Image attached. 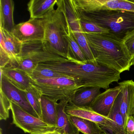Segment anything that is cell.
Returning <instances> with one entry per match:
<instances>
[{"instance_id": "obj_1", "label": "cell", "mask_w": 134, "mask_h": 134, "mask_svg": "<svg viewBox=\"0 0 134 134\" xmlns=\"http://www.w3.org/2000/svg\"><path fill=\"white\" fill-rule=\"evenodd\" d=\"M52 69L73 78L79 87L108 89L120 79V73L96 62L77 63L69 62L52 63Z\"/></svg>"}, {"instance_id": "obj_2", "label": "cell", "mask_w": 134, "mask_h": 134, "mask_svg": "<svg viewBox=\"0 0 134 134\" xmlns=\"http://www.w3.org/2000/svg\"><path fill=\"white\" fill-rule=\"evenodd\" d=\"M85 34L96 62L120 73L130 70L131 58L123 39L110 33Z\"/></svg>"}, {"instance_id": "obj_3", "label": "cell", "mask_w": 134, "mask_h": 134, "mask_svg": "<svg viewBox=\"0 0 134 134\" xmlns=\"http://www.w3.org/2000/svg\"><path fill=\"white\" fill-rule=\"evenodd\" d=\"M44 41L46 45L52 51L70 62L66 38L70 27L64 13L57 7L44 18Z\"/></svg>"}, {"instance_id": "obj_4", "label": "cell", "mask_w": 134, "mask_h": 134, "mask_svg": "<svg viewBox=\"0 0 134 134\" xmlns=\"http://www.w3.org/2000/svg\"><path fill=\"white\" fill-rule=\"evenodd\" d=\"M78 12L87 20L122 39L127 32L134 29L133 12L121 10L102 11L89 13Z\"/></svg>"}, {"instance_id": "obj_5", "label": "cell", "mask_w": 134, "mask_h": 134, "mask_svg": "<svg viewBox=\"0 0 134 134\" xmlns=\"http://www.w3.org/2000/svg\"><path fill=\"white\" fill-rule=\"evenodd\" d=\"M31 83L41 92L52 100L70 99L75 92L80 88L73 78L66 76L45 79H33Z\"/></svg>"}, {"instance_id": "obj_6", "label": "cell", "mask_w": 134, "mask_h": 134, "mask_svg": "<svg viewBox=\"0 0 134 134\" xmlns=\"http://www.w3.org/2000/svg\"><path fill=\"white\" fill-rule=\"evenodd\" d=\"M56 5L65 14L74 38L82 49L88 62H96L81 24L78 10L74 0H58Z\"/></svg>"}, {"instance_id": "obj_7", "label": "cell", "mask_w": 134, "mask_h": 134, "mask_svg": "<svg viewBox=\"0 0 134 134\" xmlns=\"http://www.w3.org/2000/svg\"><path fill=\"white\" fill-rule=\"evenodd\" d=\"M65 112L68 115L84 118L95 122L107 134H126V131L120 127L115 121L94 112L89 107L76 106L69 102L66 107Z\"/></svg>"}, {"instance_id": "obj_8", "label": "cell", "mask_w": 134, "mask_h": 134, "mask_svg": "<svg viewBox=\"0 0 134 134\" xmlns=\"http://www.w3.org/2000/svg\"><path fill=\"white\" fill-rule=\"evenodd\" d=\"M29 59L37 65L47 62H70L52 51L42 41L23 43L21 53L17 59Z\"/></svg>"}, {"instance_id": "obj_9", "label": "cell", "mask_w": 134, "mask_h": 134, "mask_svg": "<svg viewBox=\"0 0 134 134\" xmlns=\"http://www.w3.org/2000/svg\"><path fill=\"white\" fill-rule=\"evenodd\" d=\"M12 124L21 129L25 133L31 134L42 132L55 128V126L47 124L43 120L26 112L13 103L11 102Z\"/></svg>"}, {"instance_id": "obj_10", "label": "cell", "mask_w": 134, "mask_h": 134, "mask_svg": "<svg viewBox=\"0 0 134 134\" xmlns=\"http://www.w3.org/2000/svg\"><path fill=\"white\" fill-rule=\"evenodd\" d=\"M77 10L89 13L105 10H121L134 13V2L127 0H74Z\"/></svg>"}, {"instance_id": "obj_11", "label": "cell", "mask_w": 134, "mask_h": 134, "mask_svg": "<svg viewBox=\"0 0 134 134\" xmlns=\"http://www.w3.org/2000/svg\"><path fill=\"white\" fill-rule=\"evenodd\" d=\"M12 34L22 43L44 41L45 35L44 18L31 19L15 25Z\"/></svg>"}, {"instance_id": "obj_12", "label": "cell", "mask_w": 134, "mask_h": 134, "mask_svg": "<svg viewBox=\"0 0 134 134\" xmlns=\"http://www.w3.org/2000/svg\"><path fill=\"white\" fill-rule=\"evenodd\" d=\"M11 102L31 115L39 118L27 99L25 91L21 90L11 83L1 70V90Z\"/></svg>"}, {"instance_id": "obj_13", "label": "cell", "mask_w": 134, "mask_h": 134, "mask_svg": "<svg viewBox=\"0 0 134 134\" xmlns=\"http://www.w3.org/2000/svg\"><path fill=\"white\" fill-rule=\"evenodd\" d=\"M121 91L118 96L120 108L126 127L128 118L132 116L134 109V81L126 80L118 83Z\"/></svg>"}, {"instance_id": "obj_14", "label": "cell", "mask_w": 134, "mask_h": 134, "mask_svg": "<svg viewBox=\"0 0 134 134\" xmlns=\"http://www.w3.org/2000/svg\"><path fill=\"white\" fill-rule=\"evenodd\" d=\"M120 91L119 85L107 89L96 97L89 107L94 112L107 117Z\"/></svg>"}, {"instance_id": "obj_15", "label": "cell", "mask_w": 134, "mask_h": 134, "mask_svg": "<svg viewBox=\"0 0 134 134\" xmlns=\"http://www.w3.org/2000/svg\"><path fill=\"white\" fill-rule=\"evenodd\" d=\"M23 43L12 33L0 27V48H3L12 60L18 58L21 53Z\"/></svg>"}, {"instance_id": "obj_16", "label": "cell", "mask_w": 134, "mask_h": 134, "mask_svg": "<svg viewBox=\"0 0 134 134\" xmlns=\"http://www.w3.org/2000/svg\"><path fill=\"white\" fill-rule=\"evenodd\" d=\"M70 101V99H65L57 103V119L55 129L64 134H79L80 132L65 112L66 107Z\"/></svg>"}, {"instance_id": "obj_17", "label": "cell", "mask_w": 134, "mask_h": 134, "mask_svg": "<svg viewBox=\"0 0 134 134\" xmlns=\"http://www.w3.org/2000/svg\"><path fill=\"white\" fill-rule=\"evenodd\" d=\"M100 89L94 87H81L75 92L69 102L76 106L89 107L101 93Z\"/></svg>"}, {"instance_id": "obj_18", "label": "cell", "mask_w": 134, "mask_h": 134, "mask_svg": "<svg viewBox=\"0 0 134 134\" xmlns=\"http://www.w3.org/2000/svg\"><path fill=\"white\" fill-rule=\"evenodd\" d=\"M3 74L18 88L25 91L32 85L30 77L22 70L9 66L0 68Z\"/></svg>"}, {"instance_id": "obj_19", "label": "cell", "mask_w": 134, "mask_h": 134, "mask_svg": "<svg viewBox=\"0 0 134 134\" xmlns=\"http://www.w3.org/2000/svg\"><path fill=\"white\" fill-rule=\"evenodd\" d=\"M58 0H31L28 3L30 18L43 19L54 10Z\"/></svg>"}, {"instance_id": "obj_20", "label": "cell", "mask_w": 134, "mask_h": 134, "mask_svg": "<svg viewBox=\"0 0 134 134\" xmlns=\"http://www.w3.org/2000/svg\"><path fill=\"white\" fill-rule=\"evenodd\" d=\"M14 3L12 0H0V27L12 33L14 28Z\"/></svg>"}, {"instance_id": "obj_21", "label": "cell", "mask_w": 134, "mask_h": 134, "mask_svg": "<svg viewBox=\"0 0 134 134\" xmlns=\"http://www.w3.org/2000/svg\"><path fill=\"white\" fill-rule=\"evenodd\" d=\"M57 102L48 96H41L42 120L45 123L56 125L57 119Z\"/></svg>"}, {"instance_id": "obj_22", "label": "cell", "mask_w": 134, "mask_h": 134, "mask_svg": "<svg viewBox=\"0 0 134 134\" xmlns=\"http://www.w3.org/2000/svg\"><path fill=\"white\" fill-rule=\"evenodd\" d=\"M74 125L84 134H107L98 125L89 120L69 115Z\"/></svg>"}, {"instance_id": "obj_23", "label": "cell", "mask_w": 134, "mask_h": 134, "mask_svg": "<svg viewBox=\"0 0 134 134\" xmlns=\"http://www.w3.org/2000/svg\"><path fill=\"white\" fill-rule=\"evenodd\" d=\"M66 38L69 43V58L70 62L77 63L87 62L82 49L74 38L70 27Z\"/></svg>"}, {"instance_id": "obj_24", "label": "cell", "mask_w": 134, "mask_h": 134, "mask_svg": "<svg viewBox=\"0 0 134 134\" xmlns=\"http://www.w3.org/2000/svg\"><path fill=\"white\" fill-rule=\"evenodd\" d=\"M25 91L26 93L27 99L30 104L38 115L39 118L42 120L41 109L42 94L33 85Z\"/></svg>"}, {"instance_id": "obj_25", "label": "cell", "mask_w": 134, "mask_h": 134, "mask_svg": "<svg viewBox=\"0 0 134 134\" xmlns=\"http://www.w3.org/2000/svg\"><path fill=\"white\" fill-rule=\"evenodd\" d=\"M62 76H65L39 64L29 76L33 79H45Z\"/></svg>"}, {"instance_id": "obj_26", "label": "cell", "mask_w": 134, "mask_h": 134, "mask_svg": "<svg viewBox=\"0 0 134 134\" xmlns=\"http://www.w3.org/2000/svg\"><path fill=\"white\" fill-rule=\"evenodd\" d=\"M107 118L115 121L120 127L126 131L125 123L120 110L119 99L118 96Z\"/></svg>"}, {"instance_id": "obj_27", "label": "cell", "mask_w": 134, "mask_h": 134, "mask_svg": "<svg viewBox=\"0 0 134 134\" xmlns=\"http://www.w3.org/2000/svg\"><path fill=\"white\" fill-rule=\"evenodd\" d=\"M81 24L84 33L102 34L110 33L107 30L103 29L93 23L90 21L80 14L78 12Z\"/></svg>"}, {"instance_id": "obj_28", "label": "cell", "mask_w": 134, "mask_h": 134, "mask_svg": "<svg viewBox=\"0 0 134 134\" xmlns=\"http://www.w3.org/2000/svg\"><path fill=\"white\" fill-rule=\"evenodd\" d=\"M11 102L0 91V120H6L9 117Z\"/></svg>"}, {"instance_id": "obj_29", "label": "cell", "mask_w": 134, "mask_h": 134, "mask_svg": "<svg viewBox=\"0 0 134 134\" xmlns=\"http://www.w3.org/2000/svg\"><path fill=\"white\" fill-rule=\"evenodd\" d=\"M123 40L132 60L134 57V29L125 33Z\"/></svg>"}, {"instance_id": "obj_30", "label": "cell", "mask_w": 134, "mask_h": 134, "mask_svg": "<svg viewBox=\"0 0 134 134\" xmlns=\"http://www.w3.org/2000/svg\"><path fill=\"white\" fill-rule=\"evenodd\" d=\"M126 134H134V118L133 116H129L126 124Z\"/></svg>"}, {"instance_id": "obj_31", "label": "cell", "mask_w": 134, "mask_h": 134, "mask_svg": "<svg viewBox=\"0 0 134 134\" xmlns=\"http://www.w3.org/2000/svg\"><path fill=\"white\" fill-rule=\"evenodd\" d=\"M30 134H64L55 129L45 131L42 132H34Z\"/></svg>"}, {"instance_id": "obj_32", "label": "cell", "mask_w": 134, "mask_h": 134, "mask_svg": "<svg viewBox=\"0 0 134 134\" xmlns=\"http://www.w3.org/2000/svg\"><path fill=\"white\" fill-rule=\"evenodd\" d=\"M131 65H134V57L133 58V59L132 60L131 62Z\"/></svg>"}, {"instance_id": "obj_33", "label": "cell", "mask_w": 134, "mask_h": 134, "mask_svg": "<svg viewBox=\"0 0 134 134\" xmlns=\"http://www.w3.org/2000/svg\"><path fill=\"white\" fill-rule=\"evenodd\" d=\"M0 134H3V130H2V129L1 128V132H0Z\"/></svg>"}, {"instance_id": "obj_34", "label": "cell", "mask_w": 134, "mask_h": 134, "mask_svg": "<svg viewBox=\"0 0 134 134\" xmlns=\"http://www.w3.org/2000/svg\"><path fill=\"white\" fill-rule=\"evenodd\" d=\"M132 116H133V117H134V110H133V114H132Z\"/></svg>"}, {"instance_id": "obj_35", "label": "cell", "mask_w": 134, "mask_h": 134, "mask_svg": "<svg viewBox=\"0 0 134 134\" xmlns=\"http://www.w3.org/2000/svg\"><path fill=\"white\" fill-rule=\"evenodd\" d=\"M133 1L134 2V0H133Z\"/></svg>"}]
</instances>
